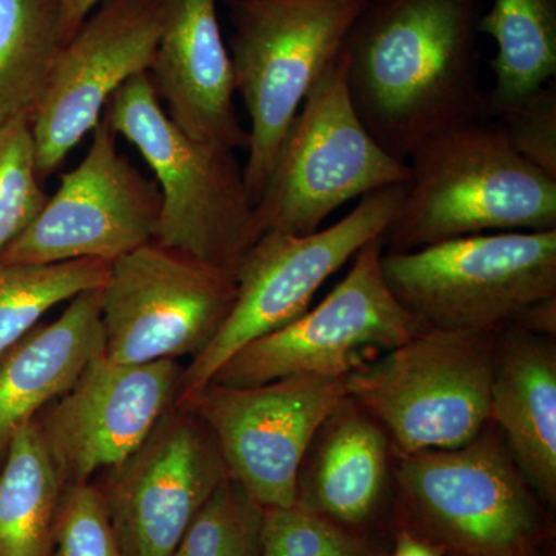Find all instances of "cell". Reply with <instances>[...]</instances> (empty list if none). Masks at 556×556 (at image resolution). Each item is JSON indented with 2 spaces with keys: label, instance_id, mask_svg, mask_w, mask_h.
I'll return each mask as SVG.
<instances>
[{
  "label": "cell",
  "instance_id": "1",
  "mask_svg": "<svg viewBox=\"0 0 556 556\" xmlns=\"http://www.w3.org/2000/svg\"><path fill=\"white\" fill-rule=\"evenodd\" d=\"M481 0H380L343 43L348 91L380 148L407 161L426 139L485 118Z\"/></svg>",
  "mask_w": 556,
  "mask_h": 556
},
{
  "label": "cell",
  "instance_id": "2",
  "mask_svg": "<svg viewBox=\"0 0 556 556\" xmlns=\"http://www.w3.org/2000/svg\"><path fill=\"white\" fill-rule=\"evenodd\" d=\"M383 241L415 251L479 233L556 229V179L527 163L500 127L479 118L420 142Z\"/></svg>",
  "mask_w": 556,
  "mask_h": 556
},
{
  "label": "cell",
  "instance_id": "3",
  "mask_svg": "<svg viewBox=\"0 0 556 556\" xmlns=\"http://www.w3.org/2000/svg\"><path fill=\"white\" fill-rule=\"evenodd\" d=\"M102 118L153 172L160 190L155 240L236 276L260 237L255 206L236 150L189 137L164 110L149 73L135 76Z\"/></svg>",
  "mask_w": 556,
  "mask_h": 556
},
{
  "label": "cell",
  "instance_id": "4",
  "mask_svg": "<svg viewBox=\"0 0 556 556\" xmlns=\"http://www.w3.org/2000/svg\"><path fill=\"white\" fill-rule=\"evenodd\" d=\"M236 91L249 116L244 182L257 204L309 91L368 0H226Z\"/></svg>",
  "mask_w": 556,
  "mask_h": 556
},
{
  "label": "cell",
  "instance_id": "5",
  "mask_svg": "<svg viewBox=\"0 0 556 556\" xmlns=\"http://www.w3.org/2000/svg\"><path fill=\"white\" fill-rule=\"evenodd\" d=\"M399 302L427 329L497 334L556 299V229L460 237L382 255Z\"/></svg>",
  "mask_w": 556,
  "mask_h": 556
},
{
  "label": "cell",
  "instance_id": "6",
  "mask_svg": "<svg viewBox=\"0 0 556 556\" xmlns=\"http://www.w3.org/2000/svg\"><path fill=\"white\" fill-rule=\"evenodd\" d=\"M495 334L426 329L346 376L348 397L391 434L402 455L453 450L490 422Z\"/></svg>",
  "mask_w": 556,
  "mask_h": 556
},
{
  "label": "cell",
  "instance_id": "7",
  "mask_svg": "<svg viewBox=\"0 0 556 556\" xmlns=\"http://www.w3.org/2000/svg\"><path fill=\"white\" fill-rule=\"evenodd\" d=\"M409 177L407 161L380 148L358 118L340 51L299 110L255 204L260 236L316 232L348 201Z\"/></svg>",
  "mask_w": 556,
  "mask_h": 556
},
{
  "label": "cell",
  "instance_id": "8",
  "mask_svg": "<svg viewBox=\"0 0 556 556\" xmlns=\"http://www.w3.org/2000/svg\"><path fill=\"white\" fill-rule=\"evenodd\" d=\"M405 190L407 185L390 186L362 197L340 222L316 232H263L236 270L228 317L182 371L177 402L211 382L240 348L302 316L332 274L369 241L386 236Z\"/></svg>",
  "mask_w": 556,
  "mask_h": 556
},
{
  "label": "cell",
  "instance_id": "9",
  "mask_svg": "<svg viewBox=\"0 0 556 556\" xmlns=\"http://www.w3.org/2000/svg\"><path fill=\"white\" fill-rule=\"evenodd\" d=\"M396 478L428 535L459 556H533L543 538L536 495L497 434L404 455Z\"/></svg>",
  "mask_w": 556,
  "mask_h": 556
},
{
  "label": "cell",
  "instance_id": "10",
  "mask_svg": "<svg viewBox=\"0 0 556 556\" xmlns=\"http://www.w3.org/2000/svg\"><path fill=\"white\" fill-rule=\"evenodd\" d=\"M346 376H299L257 387L208 382L175 405L206 426L229 478L255 504L288 508L298 503L314 439L348 397Z\"/></svg>",
  "mask_w": 556,
  "mask_h": 556
},
{
  "label": "cell",
  "instance_id": "11",
  "mask_svg": "<svg viewBox=\"0 0 556 556\" xmlns=\"http://www.w3.org/2000/svg\"><path fill=\"white\" fill-rule=\"evenodd\" d=\"M383 247V237L365 244L316 308L240 348L211 382L257 387L299 376L342 378L367 348L390 351L426 331L388 287Z\"/></svg>",
  "mask_w": 556,
  "mask_h": 556
},
{
  "label": "cell",
  "instance_id": "12",
  "mask_svg": "<svg viewBox=\"0 0 556 556\" xmlns=\"http://www.w3.org/2000/svg\"><path fill=\"white\" fill-rule=\"evenodd\" d=\"M236 276L150 241L110 263L100 288L104 357L141 365L193 357L236 300Z\"/></svg>",
  "mask_w": 556,
  "mask_h": 556
},
{
  "label": "cell",
  "instance_id": "13",
  "mask_svg": "<svg viewBox=\"0 0 556 556\" xmlns=\"http://www.w3.org/2000/svg\"><path fill=\"white\" fill-rule=\"evenodd\" d=\"M101 119L75 169L62 175L35 222L0 255L2 263H112L155 240L160 217L156 182L139 174Z\"/></svg>",
  "mask_w": 556,
  "mask_h": 556
},
{
  "label": "cell",
  "instance_id": "14",
  "mask_svg": "<svg viewBox=\"0 0 556 556\" xmlns=\"http://www.w3.org/2000/svg\"><path fill=\"white\" fill-rule=\"evenodd\" d=\"M228 477L206 426L174 405L100 489L124 556H170Z\"/></svg>",
  "mask_w": 556,
  "mask_h": 556
},
{
  "label": "cell",
  "instance_id": "15",
  "mask_svg": "<svg viewBox=\"0 0 556 556\" xmlns=\"http://www.w3.org/2000/svg\"><path fill=\"white\" fill-rule=\"evenodd\" d=\"M161 25L163 0H108L64 43L31 121L40 178L97 129L124 84L149 73Z\"/></svg>",
  "mask_w": 556,
  "mask_h": 556
},
{
  "label": "cell",
  "instance_id": "16",
  "mask_svg": "<svg viewBox=\"0 0 556 556\" xmlns=\"http://www.w3.org/2000/svg\"><path fill=\"white\" fill-rule=\"evenodd\" d=\"M177 361L115 364L94 357L65 393L36 417L62 486L119 466L175 404Z\"/></svg>",
  "mask_w": 556,
  "mask_h": 556
},
{
  "label": "cell",
  "instance_id": "17",
  "mask_svg": "<svg viewBox=\"0 0 556 556\" xmlns=\"http://www.w3.org/2000/svg\"><path fill=\"white\" fill-rule=\"evenodd\" d=\"M149 76L167 115L189 137L248 149L249 131L233 102L236 79L217 0H163V25Z\"/></svg>",
  "mask_w": 556,
  "mask_h": 556
},
{
  "label": "cell",
  "instance_id": "18",
  "mask_svg": "<svg viewBox=\"0 0 556 556\" xmlns=\"http://www.w3.org/2000/svg\"><path fill=\"white\" fill-rule=\"evenodd\" d=\"M496 350L490 420L527 484L556 501V350L551 336L511 327Z\"/></svg>",
  "mask_w": 556,
  "mask_h": 556
},
{
  "label": "cell",
  "instance_id": "19",
  "mask_svg": "<svg viewBox=\"0 0 556 556\" xmlns=\"http://www.w3.org/2000/svg\"><path fill=\"white\" fill-rule=\"evenodd\" d=\"M104 353L100 289L70 300L60 317L33 331L0 357V457L20 428L72 387Z\"/></svg>",
  "mask_w": 556,
  "mask_h": 556
},
{
  "label": "cell",
  "instance_id": "20",
  "mask_svg": "<svg viewBox=\"0 0 556 556\" xmlns=\"http://www.w3.org/2000/svg\"><path fill=\"white\" fill-rule=\"evenodd\" d=\"M318 434L316 456L306 477L299 479L295 506L345 527L362 525L386 486V430L346 397Z\"/></svg>",
  "mask_w": 556,
  "mask_h": 556
},
{
  "label": "cell",
  "instance_id": "21",
  "mask_svg": "<svg viewBox=\"0 0 556 556\" xmlns=\"http://www.w3.org/2000/svg\"><path fill=\"white\" fill-rule=\"evenodd\" d=\"M64 490L36 419L17 430L0 470V556H51Z\"/></svg>",
  "mask_w": 556,
  "mask_h": 556
},
{
  "label": "cell",
  "instance_id": "22",
  "mask_svg": "<svg viewBox=\"0 0 556 556\" xmlns=\"http://www.w3.org/2000/svg\"><path fill=\"white\" fill-rule=\"evenodd\" d=\"M65 42L60 0H0V124L33 121Z\"/></svg>",
  "mask_w": 556,
  "mask_h": 556
},
{
  "label": "cell",
  "instance_id": "23",
  "mask_svg": "<svg viewBox=\"0 0 556 556\" xmlns=\"http://www.w3.org/2000/svg\"><path fill=\"white\" fill-rule=\"evenodd\" d=\"M479 33L495 40V86L485 113L521 100L556 78V0H493Z\"/></svg>",
  "mask_w": 556,
  "mask_h": 556
},
{
  "label": "cell",
  "instance_id": "24",
  "mask_svg": "<svg viewBox=\"0 0 556 556\" xmlns=\"http://www.w3.org/2000/svg\"><path fill=\"white\" fill-rule=\"evenodd\" d=\"M109 268L110 263L101 260L50 265L0 262V357L54 306L100 289Z\"/></svg>",
  "mask_w": 556,
  "mask_h": 556
},
{
  "label": "cell",
  "instance_id": "25",
  "mask_svg": "<svg viewBox=\"0 0 556 556\" xmlns=\"http://www.w3.org/2000/svg\"><path fill=\"white\" fill-rule=\"evenodd\" d=\"M262 515L263 508L228 477L170 556H258Z\"/></svg>",
  "mask_w": 556,
  "mask_h": 556
},
{
  "label": "cell",
  "instance_id": "26",
  "mask_svg": "<svg viewBox=\"0 0 556 556\" xmlns=\"http://www.w3.org/2000/svg\"><path fill=\"white\" fill-rule=\"evenodd\" d=\"M47 199L31 121L0 124V255L35 222Z\"/></svg>",
  "mask_w": 556,
  "mask_h": 556
},
{
  "label": "cell",
  "instance_id": "27",
  "mask_svg": "<svg viewBox=\"0 0 556 556\" xmlns=\"http://www.w3.org/2000/svg\"><path fill=\"white\" fill-rule=\"evenodd\" d=\"M258 556H368L345 526L299 506L263 508Z\"/></svg>",
  "mask_w": 556,
  "mask_h": 556
},
{
  "label": "cell",
  "instance_id": "28",
  "mask_svg": "<svg viewBox=\"0 0 556 556\" xmlns=\"http://www.w3.org/2000/svg\"><path fill=\"white\" fill-rule=\"evenodd\" d=\"M51 556H124L100 486H64L53 530Z\"/></svg>",
  "mask_w": 556,
  "mask_h": 556
},
{
  "label": "cell",
  "instance_id": "29",
  "mask_svg": "<svg viewBox=\"0 0 556 556\" xmlns=\"http://www.w3.org/2000/svg\"><path fill=\"white\" fill-rule=\"evenodd\" d=\"M527 163L556 179V83L485 113Z\"/></svg>",
  "mask_w": 556,
  "mask_h": 556
},
{
  "label": "cell",
  "instance_id": "30",
  "mask_svg": "<svg viewBox=\"0 0 556 556\" xmlns=\"http://www.w3.org/2000/svg\"><path fill=\"white\" fill-rule=\"evenodd\" d=\"M104 2L108 0H60L62 30H64L65 39L72 38L73 33L78 30L80 24Z\"/></svg>",
  "mask_w": 556,
  "mask_h": 556
},
{
  "label": "cell",
  "instance_id": "31",
  "mask_svg": "<svg viewBox=\"0 0 556 556\" xmlns=\"http://www.w3.org/2000/svg\"><path fill=\"white\" fill-rule=\"evenodd\" d=\"M393 556H442L437 548L430 546L426 541L404 532L397 538L396 548Z\"/></svg>",
  "mask_w": 556,
  "mask_h": 556
},
{
  "label": "cell",
  "instance_id": "32",
  "mask_svg": "<svg viewBox=\"0 0 556 556\" xmlns=\"http://www.w3.org/2000/svg\"><path fill=\"white\" fill-rule=\"evenodd\" d=\"M369 3L371 2H380V0H368Z\"/></svg>",
  "mask_w": 556,
  "mask_h": 556
},
{
  "label": "cell",
  "instance_id": "33",
  "mask_svg": "<svg viewBox=\"0 0 556 556\" xmlns=\"http://www.w3.org/2000/svg\"><path fill=\"white\" fill-rule=\"evenodd\" d=\"M533 556H536V555H533Z\"/></svg>",
  "mask_w": 556,
  "mask_h": 556
}]
</instances>
